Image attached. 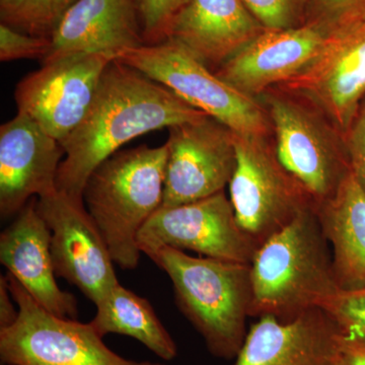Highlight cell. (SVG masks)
<instances>
[{
    "mask_svg": "<svg viewBox=\"0 0 365 365\" xmlns=\"http://www.w3.org/2000/svg\"><path fill=\"white\" fill-rule=\"evenodd\" d=\"M209 117L169 88L115 59L83 121L62 143L57 190L83 199L91 173L132 139Z\"/></svg>",
    "mask_w": 365,
    "mask_h": 365,
    "instance_id": "6da1fadb",
    "label": "cell"
},
{
    "mask_svg": "<svg viewBox=\"0 0 365 365\" xmlns=\"http://www.w3.org/2000/svg\"><path fill=\"white\" fill-rule=\"evenodd\" d=\"M250 317L289 322L319 307L338 289L332 250L309 207L262 242L251 264Z\"/></svg>",
    "mask_w": 365,
    "mask_h": 365,
    "instance_id": "7a4b0ae2",
    "label": "cell"
},
{
    "mask_svg": "<svg viewBox=\"0 0 365 365\" xmlns=\"http://www.w3.org/2000/svg\"><path fill=\"white\" fill-rule=\"evenodd\" d=\"M169 275L175 304L216 359L237 357L246 339L252 302L250 264L193 257L163 246L143 250Z\"/></svg>",
    "mask_w": 365,
    "mask_h": 365,
    "instance_id": "3957f363",
    "label": "cell"
},
{
    "mask_svg": "<svg viewBox=\"0 0 365 365\" xmlns=\"http://www.w3.org/2000/svg\"><path fill=\"white\" fill-rule=\"evenodd\" d=\"M167 160L165 144H143L107 158L86 182L83 204L122 270L138 266L137 237L162 206Z\"/></svg>",
    "mask_w": 365,
    "mask_h": 365,
    "instance_id": "277c9868",
    "label": "cell"
},
{
    "mask_svg": "<svg viewBox=\"0 0 365 365\" xmlns=\"http://www.w3.org/2000/svg\"><path fill=\"white\" fill-rule=\"evenodd\" d=\"M117 60L169 88L237 135L265 137L268 117L255 98L235 90L175 41L143 45Z\"/></svg>",
    "mask_w": 365,
    "mask_h": 365,
    "instance_id": "5b68a950",
    "label": "cell"
},
{
    "mask_svg": "<svg viewBox=\"0 0 365 365\" xmlns=\"http://www.w3.org/2000/svg\"><path fill=\"white\" fill-rule=\"evenodd\" d=\"M19 307L13 325L0 329L4 365H165L127 359L110 349L90 323L55 316L40 306L16 278L6 273Z\"/></svg>",
    "mask_w": 365,
    "mask_h": 365,
    "instance_id": "8992f818",
    "label": "cell"
},
{
    "mask_svg": "<svg viewBox=\"0 0 365 365\" xmlns=\"http://www.w3.org/2000/svg\"><path fill=\"white\" fill-rule=\"evenodd\" d=\"M237 163L230 202L240 227L258 242L279 232L314 202L278 160L265 137L235 133Z\"/></svg>",
    "mask_w": 365,
    "mask_h": 365,
    "instance_id": "52a82bcc",
    "label": "cell"
},
{
    "mask_svg": "<svg viewBox=\"0 0 365 365\" xmlns=\"http://www.w3.org/2000/svg\"><path fill=\"white\" fill-rule=\"evenodd\" d=\"M115 59L109 53H78L43 62L16 86L19 112L62 145L88 115L103 74Z\"/></svg>",
    "mask_w": 365,
    "mask_h": 365,
    "instance_id": "ba28073f",
    "label": "cell"
},
{
    "mask_svg": "<svg viewBox=\"0 0 365 365\" xmlns=\"http://www.w3.org/2000/svg\"><path fill=\"white\" fill-rule=\"evenodd\" d=\"M37 209L51 232L56 277L78 288L98 306L120 282L109 248L83 199L57 190L37 198Z\"/></svg>",
    "mask_w": 365,
    "mask_h": 365,
    "instance_id": "9c48e42d",
    "label": "cell"
},
{
    "mask_svg": "<svg viewBox=\"0 0 365 365\" xmlns=\"http://www.w3.org/2000/svg\"><path fill=\"white\" fill-rule=\"evenodd\" d=\"M143 250L170 247L217 260L251 264L259 244L237 222L225 191L155 211L137 237Z\"/></svg>",
    "mask_w": 365,
    "mask_h": 365,
    "instance_id": "30bf717a",
    "label": "cell"
},
{
    "mask_svg": "<svg viewBox=\"0 0 365 365\" xmlns=\"http://www.w3.org/2000/svg\"><path fill=\"white\" fill-rule=\"evenodd\" d=\"M163 207L225 191L237 163L235 133L211 117L169 128Z\"/></svg>",
    "mask_w": 365,
    "mask_h": 365,
    "instance_id": "8fae6325",
    "label": "cell"
},
{
    "mask_svg": "<svg viewBox=\"0 0 365 365\" xmlns=\"http://www.w3.org/2000/svg\"><path fill=\"white\" fill-rule=\"evenodd\" d=\"M269 116L275 131V153L282 167L302 185L314 205L335 193L350 170L344 148L304 106L270 96Z\"/></svg>",
    "mask_w": 365,
    "mask_h": 365,
    "instance_id": "7c38bea8",
    "label": "cell"
},
{
    "mask_svg": "<svg viewBox=\"0 0 365 365\" xmlns=\"http://www.w3.org/2000/svg\"><path fill=\"white\" fill-rule=\"evenodd\" d=\"M283 88L313 103L347 133L365 96V21L331 34L318 56Z\"/></svg>",
    "mask_w": 365,
    "mask_h": 365,
    "instance_id": "4fadbf2b",
    "label": "cell"
},
{
    "mask_svg": "<svg viewBox=\"0 0 365 365\" xmlns=\"http://www.w3.org/2000/svg\"><path fill=\"white\" fill-rule=\"evenodd\" d=\"M63 146L18 112L0 127V215L16 216L33 198L57 191Z\"/></svg>",
    "mask_w": 365,
    "mask_h": 365,
    "instance_id": "5bb4252c",
    "label": "cell"
},
{
    "mask_svg": "<svg viewBox=\"0 0 365 365\" xmlns=\"http://www.w3.org/2000/svg\"><path fill=\"white\" fill-rule=\"evenodd\" d=\"M332 33L314 21L285 30H265L223 62L215 73L235 90L255 98L304 71Z\"/></svg>",
    "mask_w": 365,
    "mask_h": 365,
    "instance_id": "9a60e30c",
    "label": "cell"
},
{
    "mask_svg": "<svg viewBox=\"0 0 365 365\" xmlns=\"http://www.w3.org/2000/svg\"><path fill=\"white\" fill-rule=\"evenodd\" d=\"M0 262L41 307L64 319L78 317V302L56 281L51 255V232L37 209V198L0 235Z\"/></svg>",
    "mask_w": 365,
    "mask_h": 365,
    "instance_id": "2e32d148",
    "label": "cell"
},
{
    "mask_svg": "<svg viewBox=\"0 0 365 365\" xmlns=\"http://www.w3.org/2000/svg\"><path fill=\"white\" fill-rule=\"evenodd\" d=\"M340 335L319 307L289 322L261 317L250 328L234 365H333Z\"/></svg>",
    "mask_w": 365,
    "mask_h": 365,
    "instance_id": "e0dca14e",
    "label": "cell"
},
{
    "mask_svg": "<svg viewBox=\"0 0 365 365\" xmlns=\"http://www.w3.org/2000/svg\"><path fill=\"white\" fill-rule=\"evenodd\" d=\"M265 30L242 0H188L170 24L167 39L218 68Z\"/></svg>",
    "mask_w": 365,
    "mask_h": 365,
    "instance_id": "ac0fdd59",
    "label": "cell"
},
{
    "mask_svg": "<svg viewBox=\"0 0 365 365\" xmlns=\"http://www.w3.org/2000/svg\"><path fill=\"white\" fill-rule=\"evenodd\" d=\"M42 62L78 53H109L116 57L145 45L134 0H78L52 34Z\"/></svg>",
    "mask_w": 365,
    "mask_h": 365,
    "instance_id": "d6986e66",
    "label": "cell"
},
{
    "mask_svg": "<svg viewBox=\"0 0 365 365\" xmlns=\"http://www.w3.org/2000/svg\"><path fill=\"white\" fill-rule=\"evenodd\" d=\"M314 209L332 250L338 287H365V192L351 170L335 193Z\"/></svg>",
    "mask_w": 365,
    "mask_h": 365,
    "instance_id": "ffe728a7",
    "label": "cell"
},
{
    "mask_svg": "<svg viewBox=\"0 0 365 365\" xmlns=\"http://www.w3.org/2000/svg\"><path fill=\"white\" fill-rule=\"evenodd\" d=\"M97 307L91 324L103 338L109 334L133 338L165 361L178 356L176 341L150 300L118 284Z\"/></svg>",
    "mask_w": 365,
    "mask_h": 365,
    "instance_id": "44dd1931",
    "label": "cell"
},
{
    "mask_svg": "<svg viewBox=\"0 0 365 365\" xmlns=\"http://www.w3.org/2000/svg\"><path fill=\"white\" fill-rule=\"evenodd\" d=\"M78 0H0L1 24L19 32L50 39Z\"/></svg>",
    "mask_w": 365,
    "mask_h": 365,
    "instance_id": "7402d4cb",
    "label": "cell"
},
{
    "mask_svg": "<svg viewBox=\"0 0 365 365\" xmlns=\"http://www.w3.org/2000/svg\"><path fill=\"white\" fill-rule=\"evenodd\" d=\"M321 309L345 335L365 338V287L338 289Z\"/></svg>",
    "mask_w": 365,
    "mask_h": 365,
    "instance_id": "603a6c76",
    "label": "cell"
},
{
    "mask_svg": "<svg viewBox=\"0 0 365 365\" xmlns=\"http://www.w3.org/2000/svg\"><path fill=\"white\" fill-rule=\"evenodd\" d=\"M138 11L145 45L158 44L167 39L175 16L188 0H134Z\"/></svg>",
    "mask_w": 365,
    "mask_h": 365,
    "instance_id": "cb8c5ba5",
    "label": "cell"
},
{
    "mask_svg": "<svg viewBox=\"0 0 365 365\" xmlns=\"http://www.w3.org/2000/svg\"><path fill=\"white\" fill-rule=\"evenodd\" d=\"M266 30H285L302 25L311 0H242Z\"/></svg>",
    "mask_w": 365,
    "mask_h": 365,
    "instance_id": "d4e9b609",
    "label": "cell"
},
{
    "mask_svg": "<svg viewBox=\"0 0 365 365\" xmlns=\"http://www.w3.org/2000/svg\"><path fill=\"white\" fill-rule=\"evenodd\" d=\"M307 21L322 24L332 32L365 21V0H311Z\"/></svg>",
    "mask_w": 365,
    "mask_h": 365,
    "instance_id": "484cf974",
    "label": "cell"
},
{
    "mask_svg": "<svg viewBox=\"0 0 365 365\" xmlns=\"http://www.w3.org/2000/svg\"><path fill=\"white\" fill-rule=\"evenodd\" d=\"M51 40L19 32L0 24V60L2 62L21 59L44 60L49 54Z\"/></svg>",
    "mask_w": 365,
    "mask_h": 365,
    "instance_id": "4316f807",
    "label": "cell"
},
{
    "mask_svg": "<svg viewBox=\"0 0 365 365\" xmlns=\"http://www.w3.org/2000/svg\"><path fill=\"white\" fill-rule=\"evenodd\" d=\"M345 148L350 170L365 192V107L346 133Z\"/></svg>",
    "mask_w": 365,
    "mask_h": 365,
    "instance_id": "83f0119b",
    "label": "cell"
},
{
    "mask_svg": "<svg viewBox=\"0 0 365 365\" xmlns=\"http://www.w3.org/2000/svg\"><path fill=\"white\" fill-rule=\"evenodd\" d=\"M333 365H365V338L341 333Z\"/></svg>",
    "mask_w": 365,
    "mask_h": 365,
    "instance_id": "f1b7e54d",
    "label": "cell"
},
{
    "mask_svg": "<svg viewBox=\"0 0 365 365\" xmlns=\"http://www.w3.org/2000/svg\"><path fill=\"white\" fill-rule=\"evenodd\" d=\"M19 317V307L9 289L6 275L0 276V329L13 325Z\"/></svg>",
    "mask_w": 365,
    "mask_h": 365,
    "instance_id": "f546056e",
    "label": "cell"
}]
</instances>
